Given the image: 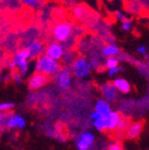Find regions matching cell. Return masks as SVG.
Wrapping results in <instances>:
<instances>
[{"label":"cell","mask_w":149,"mask_h":150,"mask_svg":"<svg viewBox=\"0 0 149 150\" xmlns=\"http://www.w3.org/2000/svg\"><path fill=\"white\" fill-rule=\"evenodd\" d=\"M74 21L84 25L89 31H93L97 24L101 21V18L97 12L92 9L87 3L79 2L74 8L71 11Z\"/></svg>","instance_id":"6da1fadb"},{"label":"cell","mask_w":149,"mask_h":150,"mask_svg":"<svg viewBox=\"0 0 149 150\" xmlns=\"http://www.w3.org/2000/svg\"><path fill=\"white\" fill-rule=\"evenodd\" d=\"M19 49H21V33L12 30L1 35V50L9 55H14Z\"/></svg>","instance_id":"7a4b0ae2"},{"label":"cell","mask_w":149,"mask_h":150,"mask_svg":"<svg viewBox=\"0 0 149 150\" xmlns=\"http://www.w3.org/2000/svg\"><path fill=\"white\" fill-rule=\"evenodd\" d=\"M75 23L74 19H73L72 15L69 20L60 22V23L55 24L52 29V39L54 42H65L72 35L73 33V24Z\"/></svg>","instance_id":"3957f363"},{"label":"cell","mask_w":149,"mask_h":150,"mask_svg":"<svg viewBox=\"0 0 149 150\" xmlns=\"http://www.w3.org/2000/svg\"><path fill=\"white\" fill-rule=\"evenodd\" d=\"M61 67L62 65L60 63H57V61L51 59L47 54H43L40 57H38L37 59V63H35V72L44 73V74L49 75V76L52 77Z\"/></svg>","instance_id":"277c9868"},{"label":"cell","mask_w":149,"mask_h":150,"mask_svg":"<svg viewBox=\"0 0 149 150\" xmlns=\"http://www.w3.org/2000/svg\"><path fill=\"white\" fill-rule=\"evenodd\" d=\"M43 28L38 23H33L26 27L21 33V48H27L31 43L42 40Z\"/></svg>","instance_id":"5b68a950"},{"label":"cell","mask_w":149,"mask_h":150,"mask_svg":"<svg viewBox=\"0 0 149 150\" xmlns=\"http://www.w3.org/2000/svg\"><path fill=\"white\" fill-rule=\"evenodd\" d=\"M71 75H72V72H71L70 68H67V67H63L62 66L61 68L57 70V72L51 77V81L56 83V86H57V88L60 90L67 91L70 88Z\"/></svg>","instance_id":"8992f818"},{"label":"cell","mask_w":149,"mask_h":150,"mask_svg":"<svg viewBox=\"0 0 149 150\" xmlns=\"http://www.w3.org/2000/svg\"><path fill=\"white\" fill-rule=\"evenodd\" d=\"M91 69H92V65L88 61V59L84 55H79L76 61L74 62V64L71 66L70 70L75 77L82 78L90 74Z\"/></svg>","instance_id":"52a82bcc"},{"label":"cell","mask_w":149,"mask_h":150,"mask_svg":"<svg viewBox=\"0 0 149 150\" xmlns=\"http://www.w3.org/2000/svg\"><path fill=\"white\" fill-rule=\"evenodd\" d=\"M49 81H51V76L44 74V73L35 72L33 76L28 79V88L31 91H35V90H39L44 87Z\"/></svg>","instance_id":"ba28073f"},{"label":"cell","mask_w":149,"mask_h":150,"mask_svg":"<svg viewBox=\"0 0 149 150\" xmlns=\"http://www.w3.org/2000/svg\"><path fill=\"white\" fill-rule=\"evenodd\" d=\"M21 0H1V12L11 13L19 16L20 12L23 9Z\"/></svg>","instance_id":"9c48e42d"},{"label":"cell","mask_w":149,"mask_h":150,"mask_svg":"<svg viewBox=\"0 0 149 150\" xmlns=\"http://www.w3.org/2000/svg\"><path fill=\"white\" fill-rule=\"evenodd\" d=\"M75 140H76L77 148L79 150H89L94 145V136L89 131L79 134L75 138Z\"/></svg>","instance_id":"30bf717a"},{"label":"cell","mask_w":149,"mask_h":150,"mask_svg":"<svg viewBox=\"0 0 149 150\" xmlns=\"http://www.w3.org/2000/svg\"><path fill=\"white\" fill-rule=\"evenodd\" d=\"M47 47V43L44 42L43 40H38L35 42L31 43L29 46L27 47V50L29 52V59H38L41 55H43V53L45 52Z\"/></svg>","instance_id":"8fae6325"},{"label":"cell","mask_w":149,"mask_h":150,"mask_svg":"<svg viewBox=\"0 0 149 150\" xmlns=\"http://www.w3.org/2000/svg\"><path fill=\"white\" fill-rule=\"evenodd\" d=\"M101 94L104 97L105 100H107L109 102H115L117 101V99L119 98L118 95V90H117L116 86L114 84V82H106L100 88Z\"/></svg>","instance_id":"7c38bea8"},{"label":"cell","mask_w":149,"mask_h":150,"mask_svg":"<svg viewBox=\"0 0 149 150\" xmlns=\"http://www.w3.org/2000/svg\"><path fill=\"white\" fill-rule=\"evenodd\" d=\"M45 54L50 56L51 59H55V61H60L63 59L64 55V47L62 44L52 42L47 44L46 50H45Z\"/></svg>","instance_id":"4fadbf2b"},{"label":"cell","mask_w":149,"mask_h":150,"mask_svg":"<svg viewBox=\"0 0 149 150\" xmlns=\"http://www.w3.org/2000/svg\"><path fill=\"white\" fill-rule=\"evenodd\" d=\"M144 124H145L144 120L131 122V124L129 125L127 130L125 131V138L129 139V140H137L140 137V134L142 132Z\"/></svg>","instance_id":"5bb4252c"},{"label":"cell","mask_w":149,"mask_h":150,"mask_svg":"<svg viewBox=\"0 0 149 150\" xmlns=\"http://www.w3.org/2000/svg\"><path fill=\"white\" fill-rule=\"evenodd\" d=\"M124 9L128 14L138 17H143V7L139 0H131L128 2H125L124 3Z\"/></svg>","instance_id":"9a60e30c"},{"label":"cell","mask_w":149,"mask_h":150,"mask_svg":"<svg viewBox=\"0 0 149 150\" xmlns=\"http://www.w3.org/2000/svg\"><path fill=\"white\" fill-rule=\"evenodd\" d=\"M28 59H29V52H28L27 48H21L13 55V61L16 64L17 69L21 68L22 66L27 64Z\"/></svg>","instance_id":"2e32d148"},{"label":"cell","mask_w":149,"mask_h":150,"mask_svg":"<svg viewBox=\"0 0 149 150\" xmlns=\"http://www.w3.org/2000/svg\"><path fill=\"white\" fill-rule=\"evenodd\" d=\"M80 55L79 52L75 49L72 50H66L65 53L63 55V59H61L62 63L61 65L63 67H67V68H71V66L74 64V62L77 59V57Z\"/></svg>","instance_id":"e0dca14e"},{"label":"cell","mask_w":149,"mask_h":150,"mask_svg":"<svg viewBox=\"0 0 149 150\" xmlns=\"http://www.w3.org/2000/svg\"><path fill=\"white\" fill-rule=\"evenodd\" d=\"M50 0H21L22 4L24 7L33 9L35 12H38L42 9Z\"/></svg>","instance_id":"ac0fdd59"},{"label":"cell","mask_w":149,"mask_h":150,"mask_svg":"<svg viewBox=\"0 0 149 150\" xmlns=\"http://www.w3.org/2000/svg\"><path fill=\"white\" fill-rule=\"evenodd\" d=\"M120 118L121 115L119 112H112L110 115L106 117V121H107V131L109 132H112L118 126V123L120 121Z\"/></svg>","instance_id":"d6986e66"},{"label":"cell","mask_w":149,"mask_h":150,"mask_svg":"<svg viewBox=\"0 0 149 150\" xmlns=\"http://www.w3.org/2000/svg\"><path fill=\"white\" fill-rule=\"evenodd\" d=\"M95 110L100 114L101 117H107L112 112H111V105L110 103H109V101L103 100V99L97 101V103H96L95 105Z\"/></svg>","instance_id":"ffe728a7"},{"label":"cell","mask_w":149,"mask_h":150,"mask_svg":"<svg viewBox=\"0 0 149 150\" xmlns=\"http://www.w3.org/2000/svg\"><path fill=\"white\" fill-rule=\"evenodd\" d=\"M136 104H137L136 102H131V101H129V100H123L119 103L118 110L120 112H122V115L131 117Z\"/></svg>","instance_id":"44dd1931"},{"label":"cell","mask_w":149,"mask_h":150,"mask_svg":"<svg viewBox=\"0 0 149 150\" xmlns=\"http://www.w3.org/2000/svg\"><path fill=\"white\" fill-rule=\"evenodd\" d=\"M114 84L116 86L117 90L120 91L121 93L123 94H127L131 92V84L128 83V81L124 78H117L115 79L114 81Z\"/></svg>","instance_id":"7402d4cb"},{"label":"cell","mask_w":149,"mask_h":150,"mask_svg":"<svg viewBox=\"0 0 149 150\" xmlns=\"http://www.w3.org/2000/svg\"><path fill=\"white\" fill-rule=\"evenodd\" d=\"M101 52L104 57H113V56H117L121 51L116 45H105Z\"/></svg>","instance_id":"603a6c76"},{"label":"cell","mask_w":149,"mask_h":150,"mask_svg":"<svg viewBox=\"0 0 149 150\" xmlns=\"http://www.w3.org/2000/svg\"><path fill=\"white\" fill-rule=\"evenodd\" d=\"M94 126L99 131H107V121L106 117H99L98 119L94 120Z\"/></svg>","instance_id":"cb8c5ba5"},{"label":"cell","mask_w":149,"mask_h":150,"mask_svg":"<svg viewBox=\"0 0 149 150\" xmlns=\"http://www.w3.org/2000/svg\"><path fill=\"white\" fill-rule=\"evenodd\" d=\"M78 1L79 0H64L63 2H61V4L64 8H66L67 11H69V12H71V11L79 3Z\"/></svg>","instance_id":"d4e9b609"},{"label":"cell","mask_w":149,"mask_h":150,"mask_svg":"<svg viewBox=\"0 0 149 150\" xmlns=\"http://www.w3.org/2000/svg\"><path fill=\"white\" fill-rule=\"evenodd\" d=\"M118 63H119L118 57L117 56H113V57H109L107 59V61L105 62V66H106V68L113 69L118 67Z\"/></svg>","instance_id":"484cf974"},{"label":"cell","mask_w":149,"mask_h":150,"mask_svg":"<svg viewBox=\"0 0 149 150\" xmlns=\"http://www.w3.org/2000/svg\"><path fill=\"white\" fill-rule=\"evenodd\" d=\"M12 75H13V81L15 82V83H17V84H20L22 82V76L23 75L21 74V73L19 72V70L18 69H16V70H14V71H12Z\"/></svg>","instance_id":"4316f807"},{"label":"cell","mask_w":149,"mask_h":150,"mask_svg":"<svg viewBox=\"0 0 149 150\" xmlns=\"http://www.w3.org/2000/svg\"><path fill=\"white\" fill-rule=\"evenodd\" d=\"M143 7V17L149 18V0H139Z\"/></svg>","instance_id":"83f0119b"},{"label":"cell","mask_w":149,"mask_h":150,"mask_svg":"<svg viewBox=\"0 0 149 150\" xmlns=\"http://www.w3.org/2000/svg\"><path fill=\"white\" fill-rule=\"evenodd\" d=\"M101 38H102L103 42L107 45H115V43H116V38H115L111 33L103 35V37H101Z\"/></svg>","instance_id":"f1b7e54d"},{"label":"cell","mask_w":149,"mask_h":150,"mask_svg":"<svg viewBox=\"0 0 149 150\" xmlns=\"http://www.w3.org/2000/svg\"><path fill=\"white\" fill-rule=\"evenodd\" d=\"M14 117L17 123V128H20V129L24 128V126H25V120L23 119V117H21V116L18 115V114H15Z\"/></svg>","instance_id":"f546056e"},{"label":"cell","mask_w":149,"mask_h":150,"mask_svg":"<svg viewBox=\"0 0 149 150\" xmlns=\"http://www.w3.org/2000/svg\"><path fill=\"white\" fill-rule=\"evenodd\" d=\"M15 106V104L13 102H2L0 104V110L1 112H9Z\"/></svg>","instance_id":"4dcf8cb0"},{"label":"cell","mask_w":149,"mask_h":150,"mask_svg":"<svg viewBox=\"0 0 149 150\" xmlns=\"http://www.w3.org/2000/svg\"><path fill=\"white\" fill-rule=\"evenodd\" d=\"M106 150H124V148L121 142H115V143H112L107 146Z\"/></svg>","instance_id":"1f68e13d"},{"label":"cell","mask_w":149,"mask_h":150,"mask_svg":"<svg viewBox=\"0 0 149 150\" xmlns=\"http://www.w3.org/2000/svg\"><path fill=\"white\" fill-rule=\"evenodd\" d=\"M131 27H133V22H131V20H129V19H126V20H124V21H122V28H123L124 30H131Z\"/></svg>","instance_id":"d6a6232c"},{"label":"cell","mask_w":149,"mask_h":150,"mask_svg":"<svg viewBox=\"0 0 149 150\" xmlns=\"http://www.w3.org/2000/svg\"><path fill=\"white\" fill-rule=\"evenodd\" d=\"M114 16L116 17V19H118V20H121V21H124V20H126V19H127V17H125L121 12H118V11L115 13Z\"/></svg>","instance_id":"836d02e7"},{"label":"cell","mask_w":149,"mask_h":150,"mask_svg":"<svg viewBox=\"0 0 149 150\" xmlns=\"http://www.w3.org/2000/svg\"><path fill=\"white\" fill-rule=\"evenodd\" d=\"M119 71H122V68H119V67H116V68H113V69H110L109 70V75L110 76H113V75L117 74Z\"/></svg>","instance_id":"e575fe53"},{"label":"cell","mask_w":149,"mask_h":150,"mask_svg":"<svg viewBox=\"0 0 149 150\" xmlns=\"http://www.w3.org/2000/svg\"><path fill=\"white\" fill-rule=\"evenodd\" d=\"M99 117H101L100 114H99V112H96V110H95V112H92V114H91V118H92V119H93V120L98 119V118H99Z\"/></svg>","instance_id":"d590c367"},{"label":"cell","mask_w":149,"mask_h":150,"mask_svg":"<svg viewBox=\"0 0 149 150\" xmlns=\"http://www.w3.org/2000/svg\"><path fill=\"white\" fill-rule=\"evenodd\" d=\"M138 52H139V53H141V54H146V48H145L144 46H141V47H139V48H138Z\"/></svg>","instance_id":"8d00e7d4"},{"label":"cell","mask_w":149,"mask_h":150,"mask_svg":"<svg viewBox=\"0 0 149 150\" xmlns=\"http://www.w3.org/2000/svg\"><path fill=\"white\" fill-rule=\"evenodd\" d=\"M50 1H54V2H57V3H61L63 2L64 0H50Z\"/></svg>","instance_id":"74e56055"},{"label":"cell","mask_w":149,"mask_h":150,"mask_svg":"<svg viewBox=\"0 0 149 150\" xmlns=\"http://www.w3.org/2000/svg\"><path fill=\"white\" fill-rule=\"evenodd\" d=\"M123 1H124V3H125V2H128V1H131V0H123Z\"/></svg>","instance_id":"f35d334b"},{"label":"cell","mask_w":149,"mask_h":150,"mask_svg":"<svg viewBox=\"0 0 149 150\" xmlns=\"http://www.w3.org/2000/svg\"><path fill=\"white\" fill-rule=\"evenodd\" d=\"M148 95H149V86H148Z\"/></svg>","instance_id":"ab89813d"}]
</instances>
